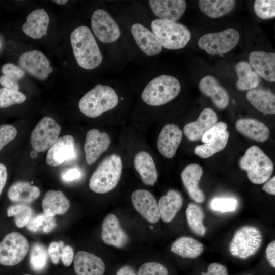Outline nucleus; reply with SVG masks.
Segmentation results:
<instances>
[{"label": "nucleus", "instance_id": "1", "mask_svg": "<svg viewBox=\"0 0 275 275\" xmlns=\"http://www.w3.org/2000/svg\"><path fill=\"white\" fill-rule=\"evenodd\" d=\"M71 44L74 57L81 68L92 70L98 66L102 56L90 29L80 26L70 35Z\"/></svg>", "mask_w": 275, "mask_h": 275}, {"label": "nucleus", "instance_id": "2", "mask_svg": "<svg viewBox=\"0 0 275 275\" xmlns=\"http://www.w3.org/2000/svg\"><path fill=\"white\" fill-rule=\"evenodd\" d=\"M118 103V96L112 88L98 84L80 99L78 107L85 116L96 118L115 107Z\"/></svg>", "mask_w": 275, "mask_h": 275}, {"label": "nucleus", "instance_id": "3", "mask_svg": "<svg viewBox=\"0 0 275 275\" xmlns=\"http://www.w3.org/2000/svg\"><path fill=\"white\" fill-rule=\"evenodd\" d=\"M122 162L119 155L112 154L104 158L92 174L89 187L94 192L105 194L118 184L122 173Z\"/></svg>", "mask_w": 275, "mask_h": 275}, {"label": "nucleus", "instance_id": "4", "mask_svg": "<svg viewBox=\"0 0 275 275\" xmlns=\"http://www.w3.org/2000/svg\"><path fill=\"white\" fill-rule=\"evenodd\" d=\"M239 166L247 172L250 181L256 184L267 181L273 170L272 161L261 149L255 145L246 150L239 160Z\"/></svg>", "mask_w": 275, "mask_h": 275}, {"label": "nucleus", "instance_id": "5", "mask_svg": "<svg viewBox=\"0 0 275 275\" xmlns=\"http://www.w3.org/2000/svg\"><path fill=\"white\" fill-rule=\"evenodd\" d=\"M180 84L175 77L161 75L152 79L141 94L143 101L151 106H160L175 98L180 91Z\"/></svg>", "mask_w": 275, "mask_h": 275}, {"label": "nucleus", "instance_id": "6", "mask_svg": "<svg viewBox=\"0 0 275 275\" xmlns=\"http://www.w3.org/2000/svg\"><path fill=\"white\" fill-rule=\"evenodd\" d=\"M151 27L162 46L168 49L182 48L191 38L189 29L179 23L156 19L151 22Z\"/></svg>", "mask_w": 275, "mask_h": 275}, {"label": "nucleus", "instance_id": "7", "mask_svg": "<svg viewBox=\"0 0 275 275\" xmlns=\"http://www.w3.org/2000/svg\"><path fill=\"white\" fill-rule=\"evenodd\" d=\"M262 241V234L257 227L242 226L236 231L230 242V253L235 257L247 259L257 252Z\"/></svg>", "mask_w": 275, "mask_h": 275}, {"label": "nucleus", "instance_id": "8", "mask_svg": "<svg viewBox=\"0 0 275 275\" xmlns=\"http://www.w3.org/2000/svg\"><path fill=\"white\" fill-rule=\"evenodd\" d=\"M239 40L238 31L229 28L218 33L203 35L198 40V46L211 55L227 53L234 48Z\"/></svg>", "mask_w": 275, "mask_h": 275}, {"label": "nucleus", "instance_id": "9", "mask_svg": "<svg viewBox=\"0 0 275 275\" xmlns=\"http://www.w3.org/2000/svg\"><path fill=\"white\" fill-rule=\"evenodd\" d=\"M29 245L27 239L19 233L7 234L0 242V264L13 266L25 257Z\"/></svg>", "mask_w": 275, "mask_h": 275}, {"label": "nucleus", "instance_id": "10", "mask_svg": "<svg viewBox=\"0 0 275 275\" xmlns=\"http://www.w3.org/2000/svg\"><path fill=\"white\" fill-rule=\"evenodd\" d=\"M61 132L60 125L52 118L44 117L37 124L31 134V144L37 152L49 149L57 141Z\"/></svg>", "mask_w": 275, "mask_h": 275}, {"label": "nucleus", "instance_id": "11", "mask_svg": "<svg viewBox=\"0 0 275 275\" xmlns=\"http://www.w3.org/2000/svg\"><path fill=\"white\" fill-rule=\"evenodd\" d=\"M91 26L97 38L103 43L113 42L121 34L116 22L106 11L102 9H97L93 13Z\"/></svg>", "mask_w": 275, "mask_h": 275}, {"label": "nucleus", "instance_id": "12", "mask_svg": "<svg viewBox=\"0 0 275 275\" xmlns=\"http://www.w3.org/2000/svg\"><path fill=\"white\" fill-rule=\"evenodd\" d=\"M18 63L23 70L40 80L47 79L53 70L45 55L37 50L22 53L19 58Z\"/></svg>", "mask_w": 275, "mask_h": 275}, {"label": "nucleus", "instance_id": "13", "mask_svg": "<svg viewBox=\"0 0 275 275\" xmlns=\"http://www.w3.org/2000/svg\"><path fill=\"white\" fill-rule=\"evenodd\" d=\"M131 201L136 211L148 222L155 224L160 218L158 203L153 195L145 189H137L131 195Z\"/></svg>", "mask_w": 275, "mask_h": 275}, {"label": "nucleus", "instance_id": "14", "mask_svg": "<svg viewBox=\"0 0 275 275\" xmlns=\"http://www.w3.org/2000/svg\"><path fill=\"white\" fill-rule=\"evenodd\" d=\"M111 139L105 132H100L97 129L89 130L84 144L86 160L88 165L95 163L109 147Z\"/></svg>", "mask_w": 275, "mask_h": 275}, {"label": "nucleus", "instance_id": "15", "mask_svg": "<svg viewBox=\"0 0 275 275\" xmlns=\"http://www.w3.org/2000/svg\"><path fill=\"white\" fill-rule=\"evenodd\" d=\"M75 153L73 137L70 135H66L58 138L49 149L46 161L50 166L57 167L66 161L74 158Z\"/></svg>", "mask_w": 275, "mask_h": 275}, {"label": "nucleus", "instance_id": "16", "mask_svg": "<svg viewBox=\"0 0 275 275\" xmlns=\"http://www.w3.org/2000/svg\"><path fill=\"white\" fill-rule=\"evenodd\" d=\"M101 236L104 243L118 248L125 246L129 241L128 236L118 219L112 213L107 214L102 222Z\"/></svg>", "mask_w": 275, "mask_h": 275}, {"label": "nucleus", "instance_id": "17", "mask_svg": "<svg viewBox=\"0 0 275 275\" xmlns=\"http://www.w3.org/2000/svg\"><path fill=\"white\" fill-rule=\"evenodd\" d=\"M182 138V132L176 124H167L161 129L157 139L159 152L168 158L175 154Z\"/></svg>", "mask_w": 275, "mask_h": 275}, {"label": "nucleus", "instance_id": "18", "mask_svg": "<svg viewBox=\"0 0 275 275\" xmlns=\"http://www.w3.org/2000/svg\"><path fill=\"white\" fill-rule=\"evenodd\" d=\"M149 4L156 16L169 22L178 20L186 8V2L183 0H151Z\"/></svg>", "mask_w": 275, "mask_h": 275}, {"label": "nucleus", "instance_id": "19", "mask_svg": "<svg viewBox=\"0 0 275 275\" xmlns=\"http://www.w3.org/2000/svg\"><path fill=\"white\" fill-rule=\"evenodd\" d=\"M73 264L77 275H103L105 272V264L101 258L86 251L76 253Z\"/></svg>", "mask_w": 275, "mask_h": 275}, {"label": "nucleus", "instance_id": "20", "mask_svg": "<svg viewBox=\"0 0 275 275\" xmlns=\"http://www.w3.org/2000/svg\"><path fill=\"white\" fill-rule=\"evenodd\" d=\"M217 119L214 111L206 108L201 112L196 121L185 125L184 133L189 140L197 141L217 123Z\"/></svg>", "mask_w": 275, "mask_h": 275}, {"label": "nucleus", "instance_id": "21", "mask_svg": "<svg viewBox=\"0 0 275 275\" xmlns=\"http://www.w3.org/2000/svg\"><path fill=\"white\" fill-rule=\"evenodd\" d=\"M249 61L255 72L265 80L275 81V53L262 51L251 52Z\"/></svg>", "mask_w": 275, "mask_h": 275}, {"label": "nucleus", "instance_id": "22", "mask_svg": "<svg viewBox=\"0 0 275 275\" xmlns=\"http://www.w3.org/2000/svg\"><path fill=\"white\" fill-rule=\"evenodd\" d=\"M131 33L140 49L147 56L159 53L162 46L151 31L140 23H135L131 27Z\"/></svg>", "mask_w": 275, "mask_h": 275}, {"label": "nucleus", "instance_id": "23", "mask_svg": "<svg viewBox=\"0 0 275 275\" xmlns=\"http://www.w3.org/2000/svg\"><path fill=\"white\" fill-rule=\"evenodd\" d=\"M202 174V167L196 163L187 165L181 174L183 183L189 196L198 203L203 202L205 200L204 194L199 185Z\"/></svg>", "mask_w": 275, "mask_h": 275}, {"label": "nucleus", "instance_id": "24", "mask_svg": "<svg viewBox=\"0 0 275 275\" xmlns=\"http://www.w3.org/2000/svg\"><path fill=\"white\" fill-rule=\"evenodd\" d=\"M200 91L211 98L214 105L219 109H224L228 105L229 96L226 89L222 87L213 76L206 75L199 83Z\"/></svg>", "mask_w": 275, "mask_h": 275}, {"label": "nucleus", "instance_id": "25", "mask_svg": "<svg viewBox=\"0 0 275 275\" xmlns=\"http://www.w3.org/2000/svg\"><path fill=\"white\" fill-rule=\"evenodd\" d=\"M49 17L43 9H38L28 16L26 22L22 26L24 33L33 39H40L47 35Z\"/></svg>", "mask_w": 275, "mask_h": 275}, {"label": "nucleus", "instance_id": "26", "mask_svg": "<svg viewBox=\"0 0 275 275\" xmlns=\"http://www.w3.org/2000/svg\"><path fill=\"white\" fill-rule=\"evenodd\" d=\"M237 130L249 139L257 142H265L269 136L270 131L263 122L253 118H242L236 122Z\"/></svg>", "mask_w": 275, "mask_h": 275}, {"label": "nucleus", "instance_id": "27", "mask_svg": "<svg viewBox=\"0 0 275 275\" xmlns=\"http://www.w3.org/2000/svg\"><path fill=\"white\" fill-rule=\"evenodd\" d=\"M42 206L44 214L54 217L56 215L67 212L70 207V203L61 190H49L44 196Z\"/></svg>", "mask_w": 275, "mask_h": 275}, {"label": "nucleus", "instance_id": "28", "mask_svg": "<svg viewBox=\"0 0 275 275\" xmlns=\"http://www.w3.org/2000/svg\"><path fill=\"white\" fill-rule=\"evenodd\" d=\"M134 166L142 182L146 185H153L157 179L158 173L150 154L144 151L138 152L134 157Z\"/></svg>", "mask_w": 275, "mask_h": 275}, {"label": "nucleus", "instance_id": "29", "mask_svg": "<svg viewBox=\"0 0 275 275\" xmlns=\"http://www.w3.org/2000/svg\"><path fill=\"white\" fill-rule=\"evenodd\" d=\"M40 189L25 181H17L9 188L7 195L9 200L18 204L30 203L40 196Z\"/></svg>", "mask_w": 275, "mask_h": 275}, {"label": "nucleus", "instance_id": "30", "mask_svg": "<svg viewBox=\"0 0 275 275\" xmlns=\"http://www.w3.org/2000/svg\"><path fill=\"white\" fill-rule=\"evenodd\" d=\"M182 204L183 198L181 194L176 190H169L166 195L161 197L158 203L160 218L164 222H170Z\"/></svg>", "mask_w": 275, "mask_h": 275}, {"label": "nucleus", "instance_id": "31", "mask_svg": "<svg viewBox=\"0 0 275 275\" xmlns=\"http://www.w3.org/2000/svg\"><path fill=\"white\" fill-rule=\"evenodd\" d=\"M250 103L263 115L275 114L274 94L269 90L253 89L246 94Z\"/></svg>", "mask_w": 275, "mask_h": 275}, {"label": "nucleus", "instance_id": "32", "mask_svg": "<svg viewBox=\"0 0 275 275\" xmlns=\"http://www.w3.org/2000/svg\"><path fill=\"white\" fill-rule=\"evenodd\" d=\"M202 243L188 236H182L171 245L170 251L184 258H196L203 252Z\"/></svg>", "mask_w": 275, "mask_h": 275}, {"label": "nucleus", "instance_id": "33", "mask_svg": "<svg viewBox=\"0 0 275 275\" xmlns=\"http://www.w3.org/2000/svg\"><path fill=\"white\" fill-rule=\"evenodd\" d=\"M235 69L238 76L236 86L239 90H253L259 85L260 78L248 62H238L235 66Z\"/></svg>", "mask_w": 275, "mask_h": 275}, {"label": "nucleus", "instance_id": "34", "mask_svg": "<svg viewBox=\"0 0 275 275\" xmlns=\"http://www.w3.org/2000/svg\"><path fill=\"white\" fill-rule=\"evenodd\" d=\"M233 0L209 1L201 0L198 5L200 10L208 16L216 18L231 12L235 7Z\"/></svg>", "mask_w": 275, "mask_h": 275}, {"label": "nucleus", "instance_id": "35", "mask_svg": "<svg viewBox=\"0 0 275 275\" xmlns=\"http://www.w3.org/2000/svg\"><path fill=\"white\" fill-rule=\"evenodd\" d=\"M186 216L192 231L198 236H204L206 229L203 224L205 214L201 207L193 202L189 203L186 209Z\"/></svg>", "mask_w": 275, "mask_h": 275}, {"label": "nucleus", "instance_id": "36", "mask_svg": "<svg viewBox=\"0 0 275 275\" xmlns=\"http://www.w3.org/2000/svg\"><path fill=\"white\" fill-rule=\"evenodd\" d=\"M229 133L226 130L219 136L209 143L197 146L195 153L202 158H207L223 150L226 147Z\"/></svg>", "mask_w": 275, "mask_h": 275}, {"label": "nucleus", "instance_id": "37", "mask_svg": "<svg viewBox=\"0 0 275 275\" xmlns=\"http://www.w3.org/2000/svg\"><path fill=\"white\" fill-rule=\"evenodd\" d=\"M7 215L8 217H14L16 226L21 228L27 225L33 217V211L26 204H16L8 207Z\"/></svg>", "mask_w": 275, "mask_h": 275}, {"label": "nucleus", "instance_id": "38", "mask_svg": "<svg viewBox=\"0 0 275 275\" xmlns=\"http://www.w3.org/2000/svg\"><path fill=\"white\" fill-rule=\"evenodd\" d=\"M56 226L54 217L41 213L33 216L26 227L29 231L33 232L48 233L52 231Z\"/></svg>", "mask_w": 275, "mask_h": 275}, {"label": "nucleus", "instance_id": "39", "mask_svg": "<svg viewBox=\"0 0 275 275\" xmlns=\"http://www.w3.org/2000/svg\"><path fill=\"white\" fill-rule=\"evenodd\" d=\"M48 260V254L45 246L39 243L34 244L32 247L30 263L34 271H42L46 266Z\"/></svg>", "mask_w": 275, "mask_h": 275}, {"label": "nucleus", "instance_id": "40", "mask_svg": "<svg viewBox=\"0 0 275 275\" xmlns=\"http://www.w3.org/2000/svg\"><path fill=\"white\" fill-rule=\"evenodd\" d=\"M26 100V95L19 91L6 88H0V108L21 104Z\"/></svg>", "mask_w": 275, "mask_h": 275}, {"label": "nucleus", "instance_id": "41", "mask_svg": "<svg viewBox=\"0 0 275 275\" xmlns=\"http://www.w3.org/2000/svg\"><path fill=\"white\" fill-rule=\"evenodd\" d=\"M237 204L236 199L230 197H215L210 202L212 210L223 213L235 211Z\"/></svg>", "mask_w": 275, "mask_h": 275}, {"label": "nucleus", "instance_id": "42", "mask_svg": "<svg viewBox=\"0 0 275 275\" xmlns=\"http://www.w3.org/2000/svg\"><path fill=\"white\" fill-rule=\"evenodd\" d=\"M254 9L256 14L261 19L273 18L275 16V1H255Z\"/></svg>", "mask_w": 275, "mask_h": 275}, {"label": "nucleus", "instance_id": "43", "mask_svg": "<svg viewBox=\"0 0 275 275\" xmlns=\"http://www.w3.org/2000/svg\"><path fill=\"white\" fill-rule=\"evenodd\" d=\"M138 275H168V271L167 268L159 263L148 262L141 265Z\"/></svg>", "mask_w": 275, "mask_h": 275}, {"label": "nucleus", "instance_id": "44", "mask_svg": "<svg viewBox=\"0 0 275 275\" xmlns=\"http://www.w3.org/2000/svg\"><path fill=\"white\" fill-rule=\"evenodd\" d=\"M17 131L12 125H0V151L16 136Z\"/></svg>", "mask_w": 275, "mask_h": 275}, {"label": "nucleus", "instance_id": "45", "mask_svg": "<svg viewBox=\"0 0 275 275\" xmlns=\"http://www.w3.org/2000/svg\"><path fill=\"white\" fill-rule=\"evenodd\" d=\"M227 124L221 121L216 123L209 130L206 131L202 136L201 140L204 144L214 140L226 130Z\"/></svg>", "mask_w": 275, "mask_h": 275}, {"label": "nucleus", "instance_id": "46", "mask_svg": "<svg viewBox=\"0 0 275 275\" xmlns=\"http://www.w3.org/2000/svg\"><path fill=\"white\" fill-rule=\"evenodd\" d=\"M2 71L5 75L17 80L25 75V72L21 67L10 63L4 64L2 67Z\"/></svg>", "mask_w": 275, "mask_h": 275}, {"label": "nucleus", "instance_id": "47", "mask_svg": "<svg viewBox=\"0 0 275 275\" xmlns=\"http://www.w3.org/2000/svg\"><path fill=\"white\" fill-rule=\"evenodd\" d=\"M61 248V255L62 263L66 266H70L74 259V251L73 248L70 245L64 246V242L62 241L59 242Z\"/></svg>", "mask_w": 275, "mask_h": 275}, {"label": "nucleus", "instance_id": "48", "mask_svg": "<svg viewBox=\"0 0 275 275\" xmlns=\"http://www.w3.org/2000/svg\"><path fill=\"white\" fill-rule=\"evenodd\" d=\"M202 275H229L227 267L219 263H211L206 272H201Z\"/></svg>", "mask_w": 275, "mask_h": 275}, {"label": "nucleus", "instance_id": "49", "mask_svg": "<svg viewBox=\"0 0 275 275\" xmlns=\"http://www.w3.org/2000/svg\"><path fill=\"white\" fill-rule=\"evenodd\" d=\"M48 254L53 263L57 264L59 263L61 255V248L59 242L54 241L49 244Z\"/></svg>", "mask_w": 275, "mask_h": 275}, {"label": "nucleus", "instance_id": "50", "mask_svg": "<svg viewBox=\"0 0 275 275\" xmlns=\"http://www.w3.org/2000/svg\"><path fill=\"white\" fill-rule=\"evenodd\" d=\"M81 173L79 169L72 168L64 171L62 174V179L66 182L76 180L80 178Z\"/></svg>", "mask_w": 275, "mask_h": 275}, {"label": "nucleus", "instance_id": "51", "mask_svg": "<svg viewBox=\"0 0 275 275\" xmlns=\"http://www.w3.org/2000/svg\"><path fill=\"white\" fill-rule=\"evenodd\" d=\"M0 84L6 88L16 91L19 89L17 80L5 75L0 77Z\"/></svg>", "mask_w": 275, "mask_h": 275}, {"label": "nucleus", "instance_id": "52", "mask_svg": "<svg viewBox=\"0 0 275 275\" xmlns=\"http://www.w3.org/2000/svg\"><path fill=\"white\" fill-rule=\"evenodd\" d=\"M266 256L270 265L275 267V241L270 242L266 248Z\"/></svg>", "mask_w": 275, "mask_h": 275}, {"label": "nucleus", "instance_id": "53", "mask_svg": "<svg viewBox=\"0 0 275 275\" xmlns=\"http://www.w3.org/2000/svg\"><path fill=\"white\" fill-rule=\"evenodd\" d=\"M8 173L6 167L0 163V195L7 180Z\"/></svg>", "mask_w": 275, "mask_h": 275}, {"label": "nucleus", "instance_id": "54", "mask_svg": "<svg viewBox=\"0 0 275 275\" xmlns=\"http://www.w3.org/2000/svg\"><path fill=\"white\" fill-rule=\"evenodd\" d=\"M263 190L267 193L271 195H275V177L270 179L266 182L263 185Z\"/></svg>", "mask_w": 275, "mask_h": 275}, {"label": "nucleus", "instance_id": "55", "mask_svg": "<svg viewBox=\"0 0 275 275\" xmlns=\"http://www.w3.org/2000/svg\"><path fill=\"white\" fill-rule=\"evenodd\" d=\"M116 275H137V274L131 266L124 265L117 271Z\"/></svg>", "mask_w": 275, "mask_h": 275}, {"label": "nucleus", "instance_id": "56", "mask_svg": "<svg viewBox=\"0 0 275 275\" xmlns=\"http://www.w3.org/2000/svg\"><path fill=\"white\" fill-rule=\"evenodd\" d=\"M55 3L58 4V5H64L66 4L68 2L67 0H56L53 1Z\"/></svg>", "mask_w": 275, "mask_h": 275}, {"label": "nucleus", "instance_id": "57", "mask_svg": "<svg viewBox=\"0 0 275 275\" xmlns=\"http://www.w3.org/2000/svg\"><path fill=\"white\" fill-rule=\"evenodd\" d=\"M1 47H2V44H1V40H0V49L1 48Z\"/></svg>", "mask_w": 275, "mask_h": 275}, {"label": "nucleus", "instance_id": "58", "mask_svg": "<svg viewBox=\"0 0 275 275\" xmlns=\"http://www.w3.org/2000/svg\"><path fill=\"white\" fill-rule=\"evenodd\" d=\"M24 275H30V274H24Z\"/></svg>", "mask_w": 275, "mask_h": 275}, {"label": "nucleus", "instance_id": "59", "mask_svg": "<svg viewBox=\"0 0 275 275\" xmlns=\"http://www.w3.org/2000/svg\"><path fill=\"white\" fill-rule=\"evenodd\" d=\"M245 275H250V274H245Z\"/></svg>", "mask_w": 275, "mask_h": 275}]
</instances>
